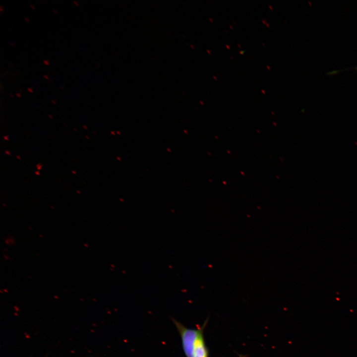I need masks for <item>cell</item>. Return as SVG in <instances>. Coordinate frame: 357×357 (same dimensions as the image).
Returning a JSON list of instances; mask_svg holds the SVG:
<instances>
[{
    "mask_svg": "<svg viewBox=\"0 0 357 357\" xmlns=\"http://www.w3.org/2000/svg\"><path fill=\"white\" fill-rule=\"evenodd\" d=\"M238 355L239 357H247L246 356L243 355L238 354Z\"/></svg>",
    "mask_w": 357,
    "mask_h": 357,
    "instance_id": "7a4b0ae2",
    "label": "cell"
},
{
    "mask_svg": "<svg viewBox=\"0 0 357 357\" xmlns=\"http://www.w3.org/2000/svg\"><path fill=\"white\" fill-rule=\"evenodd\" d=\"M172 321L179 335L185 357H209L204 334L208 319L203 325L196 328L186 327L175 319H172Z\"/></svg>",
    "mask_w": 357,
    "mask_h": 357,
    "instance_id": "6da1fadb",
    "label": "cell"
}]
</instances>
